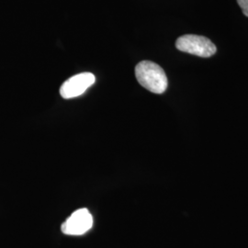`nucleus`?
I'll use <instances>...</instances> for the list:
<instances>
[{"label": "nucleus", "instance_id": "39448f33", "mask_svg": "<svg viewBox=\"0 0 248 248\" xmlns=\"http://www.w3.org/2000/svg\"><path fill=\"white\" fill-rule=\"evenodd\" d=\"M237 3L243 10V13L248 17V0H237Z\"/></svg>", "mask_w": 248, "mask_h": 248}, {"label": "nucleus", "instance_id": "7ed1b4c3", "mask_svg": "<svg viewBox=\"0 0 248 248\" xmlns=\"http://www.w3.org/2000/svg\"><path fill=\"white\" fill-rule=\"evenodd\" d=\"M96 78L92 73H81L66 80L60 88V95L65 99L77 98L94 85Z\"/></svg>", "mask_w": 248, "mask_h": 248}, {"label": "nucleus", "instance_id": "f257e3e1", "mask_svg": "<svg viewBox=\"0 0 248 248\" xmlns=\"http://www.w3.org/2000/svg\"><path fill=\"white\" fill-rule=\"evenodd\" d=\"M135 77L144 89L155 94H163L168 89V78L163 68L155 62L142 61L135 67Z\"/></svg>", "mask_w": 248, "mask_h": 248}, {"label": "nucleus", "instance_id": "f03ea898", "mask_svg": "<svg viewBox=\"0 0 248 248\" xmlns=\"http://www.w3.org/2000/svg\"><path fill=\"white\" fill-rule=\"evenodd\" d=\"M177 50L183 53H190L200 57H211L217 49L212 41L204 36L186 35L179 37L176 42Z\"/></svg>", "mask_w": 248, "mask_h": 248}, {"label": "nucleus", "instance_id": "20e7f679", "mask_svg": "<svg viewBox=\"0 0 248 248\" xmlns=\"http://www.w3.org/2000/svg\"><path fill=\"white\" fill-rule=\"evenodd\" d=\"M93 226V216L86 208L72 213L62 224V232L67 235H82Z\"/></svg>", "mask_w": 248, "mask_h": 248}]
</instances>
